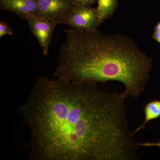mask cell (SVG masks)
I'll return each mask as SVG.
<instances>
[{"mask_svg":"<svg viewBox=\"0 0 160 160\" xmlns=\"http://www.w3.org/2000/svg\"><path fill=\"white\" fill-rule=\"evenodd\" d=\"M38 16L58 23L65 24L75 7L69 0H37Z\"/></svg>","mask_w":160,"mask_h":160,"instance_id":"obj_4","label":"cell"},{"mask_svg":"<svg viewBox=\"0 0 160 160\" xmlns=\"http://www.w3.org/2000/svg\"><path fill=\"white\" fill-rule=\"evenodd\" d=\"M54 77L69 82L118 81L125 98H137L149 82L152 60L131 38L99 30L65 29Z\"/></svg>","mask_w":160,"mask_h":160,"instance_id":"obj_2","label":"cell"},{"mask_svg":"<svg viewBox=\"0 0 160 160\" xmlns=\"http://www.w3.org/2000/svg\"><path fill=\"white\" fill-rule=\"evenodd\" d=\"M154 30L155 31L160 32V22H159V23L157 24L156 26H155Z\"/></svg>","mask_w":160,"mask_h":160,"instance_id":"obj_13","label":"cell"},{"mask_svg":"<svg viewBox=\"0 0 160 160\" xmlns=\"http://www.w3.org/2000/svg\"><path fill=\"white\" fill-rule=\"evenodd\" d=\"M97 7L99 18L101 23L111 17L117 8L118 0H96Z\"/></svg>","mask_w":160,"mask_h":160,"instance_id":"obj_8","label":"cell"},{"mask_svg":"<svg viewBox=\"0 0 160 160\" xmlns=\"http://www.w3.org/2000/svg\"><path fill=\"white\" fill-rule=\"evenodd\" d=\"M152 38L160 44V32L155 31Z\"/></svg>","mask_w":160,"mask_h":160,"instance_id":"obj_12","label":"cell"},{"mask_svg":"<svg viewBox=\"0 0 160 160\" xmlns=\"http://www.w3.org/2000/svg\"><path fill=\"white\" fill-rule=\"evenodd\" d=\"M125 99L92 82L39 78L21 108L30 159H136Z\"/></svg>","mask_w":160,"mask_h":160,"instance_id":"obj_1","label":"cell"},{"mask_svg":"<svg viewBox=\"0 0 160 160\" xmlns=\"http://www.w3.org/2000/svg\"><path fill=\"white\" fill-rule=\"evenodd\" d=\"M26 20L32 32L38 41L43 54L47 55L52 33L58 24L33 14L29 15Z\"/></svg>","mask_w":160,"mask_h":160,"instance_id":"obj_5","label":"cell"},{"mask_svg":"<svg viewBox=\"0 0 160 160\" xmlns=\"http://www.w3.org/2000/svg\"><path fill=\"white\" fill-rule=\"evenodd\" d=\"M0 8L25 20L30 15L38 16V12L37 0H0Z\"/></svg>","mask_w":160,"mask_h":160,"instance_id":"obj_6","label":"cell"},{"mask_svg":"<svg viewBox=\"0 0 160 160\" xmlns=\"http://www.w3.org/2000/svg\"><path fill=\"white\" fill-rule=\"evenodd\" d=\"M144 122L142 125L132 132L133 135L144 128L146 124L150 121L160 117V100H154L147 103L144 109Z\"/></svg>","mask_w":160,"mask_h":160,"instance_id":"obj_7","label":"cell"},{"mask_svg":"<svg viewBox=\"0 0 160 160\" xmlns=\"http://www.w3.org/2000/svg\"><path fill=\"white\" fill-rule=\"evenodd\" d=\"M13 33V30L7 23L3 22H0V37H2L7 34L12 35Z\"/></svg>","mask_w":160,"mask_h":160,"instance_id":"obj_9","label":"cell"},{"mask_svg":"<svg viewBox=\"0 0 160 160\" xmlns=\"http://www.w3.org/2000/svg\"><path fill=\"white\" fill-rule=\"evenodd\" d=\"M75 6H91L96 0H69Z\"/></svg>","mask_w":160,"mask_h":160,"instance_id":"obj_10","label":"cell"},{"mask_svg":"<svg viewBox=\"0 0 160 160\" xmlns=\"http://www.w3.org/2000/svg\"><path fill=\"white\" fill-rule=\"evenodd\" d=\"M101 24L97 8L91 6H75L64 24L77 30L94 31L97 30Z\"/></svg>","mask_w":160,"mask_h":160,"instance_id":"obj_3","label":"cell"},{"mask_svg":"<svg viewBox=\"0 0 160 160\" xmlns=\"http://www.w3.org/2000/svg\"><path fill=\"white\" fill-rule=\"evenodd\" d=\"M137 145L143 147H158L160 148V142H145L137 143Z\"/></svg>","mask_w":160,"mask_h":160,"instance_id":"obj_11","label":"cell"}]
</instances>
